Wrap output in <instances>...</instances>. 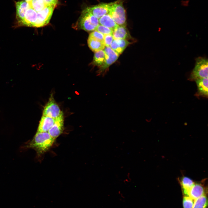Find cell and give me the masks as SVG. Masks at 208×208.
Here are the masks:
<instances>
[{"label":"cell","instance_id":"cell-1","mask_svg":"<svg viewBox=\"0 0 208 208\" xmlns=\"http://www.w3.org/2000/svg\"><path fill=\"white\" fill-rule=\"evenodd\" d=\"M55 140L48 132H37L33 139L25 143L21 148L34 149L37 156H41L48 151L52 146Z\"/></svg>","mask_w":208,"mask_h":208},{"label":"cell","instance_id":"cell-2","mask_svg":"<svg viewBox=\"0 0 208 208\" xmlns=\"http://www.w3.org/2000/svg\"><path fill=\"white\" fill-rule=\"evenodd\" d=\"M108 14L118 26H126V11L120 0L111 2Z\"/></svg>","mask_w":208,"mask_h":208},{"label":"cell","instance_id":"cell-3","mask_svg":"<svg viewBox=\"0 0 208 208\" xmlns=\"http://www.w3.org/2000/svg\"><path fill=\"white\" fill-rule=\"evenodd\" d=\"M208 60L205 58H197L194 67L190 74L189 80L195 81L198 79L208 78Z\"/></svg>","mask_w":208,"mask_h":208},{"label":"cell","instance_id":"cell-4","mask_svg":"<svg viewBox=\"0 0 208 208\" xmlns=\"http://www.w3.org/2000/svg\"><path fill=\"white\" fill-rule=\"evenodd\" d=\"M56 5H49L37 12V20L35 27H42L49 23Z\"/></svg>","mask_w":208,"mask_h":208},{"label":"cell","instance_id":"cell-5","mask_svg":"<svg viewBox=\"0 0 208 208\" xmlns=\"http://www.w3.org/2000/svg\"><path fill=\"white\" fill-rule=\"evenodd\" d=\"M62 114V111L51 95L44 107L43 115L55 119Z\"/></svg>","mask_w":208,"mask_h":208},{"label":"cell","instance_id":"cell-6","mask_svg":"<svg viewBox=\"0 0 208 208\" xmlns=\"http://www.w3.org/2000/svg\"><path fill=\"white\" fill-rule=\"evenodd\" d=\"M103 50L105 53V59L104 64L99 67L98 72L99 74L105 72L110 65L117 60L120 55L110 47L105 46Z\"/></svg>","mask_w":208,"mask_h":208},{"label":"cell","instance_id":"cell-7","mask_svg":"<svg viewBox=\"0 0 208 208\" xmlns=\"http://www.w3.org/2000/svg\"><path fill=\"white\" fill-rule=\"evenodd\" d=\"M111 4V3H102L88 7L85 9L99 19L103 16L109 13Z\"/></svg>","mask_w":208,"mask_h":208},{"label":"cell","instance_id":"cell-8","mask_svg":"<svg viewBox=\"0 0 208 208\" xmlns=\"http://www.w3.org/2000/svg\"><path fill=\"white\" fill-rule=\"evenodd\" d=\"M37 12L28 3V7L25 12L24 18L20 26H25L35 27L37 20Z\"/></svg>","mask_w":208,"mask_h":208},{"label":"cell","instance_id":"cell-9","mask_svg":"<svg viewBox=\"0 0 208 208\" xmlns=\"http://www.w3.org/2000/svg\"><path fill=\"white\" fill-rule=\"evenodd\" d=\"M64 118L62 114L55 119L53 125L48 132L55 140L62 133L64 129Z\"/></svg>","mask_w":208,"mask_h":208},{"label":"cell","instance_id":"cell-10","mask_svg":"<svg viewBox=\"0 0 208 208\" xmlns=\"http://www.w3.org/2000/svg\"><path fill=\"white\" fill-rule=\"evenodd\" d=\"M16 8V19L18 26H19L23 21L28 7V3L25 0L19 1L15 3Z\"/></svg>","mask_w":208,"mask_h":208},{"label":"cell","instance_id":"cell-11","mask_svg":"<svg viewBox=\"0 0 208 208\" xmlns=\"http://www.w3.org/2000/svg\"><path fill=\"white\" fill-rule=\"evenodd\" d=\"M78 26L81 29L87 31L95 30L96 27L92 24L88 12L85 9L82 12L78 21Z\"/></svg>","mask_w":208,"mask_h":208},{"label":"cell","instance_id":"cell-12","mask_svg":"<svg viewBox=\"0 0 208 208\" xmlns=\"http://www.w3.org/2000/svg\"><path fill=\"white\" fill-rule=\"evenodd\" d=\"M206 194V187L202 183H195L190 189L187 196L195 200Z\"/></svg>","mask_w":208,"mask_h":208},{"label":"cell","instance_id":"cell-13","mask_svg":"<svg viewBox=\"0 0 208 208\" xmlns=\"http://www.w3.org/2000/svg\"><path fill=\"white\" fill-rule=\"evenodd\" d=\"M197 91L195 94L197 96L208 97V78H202L196 80Z\"/></svg>","mask_w":208,"mask_h":208},{"label":"cell","instance_id":"cell-14","mask_svg":"<svg viewBox=\"0 0 208 208\" xmlns=\"http://www.w3.org/2000/svg\"><path fill=\"white\" fill-rule=\"evenodd\" d=\"M130 44V42L126 39H114L110 47L120 55Z\"/></svg>","mask_w":208,"mask_h":208},{"label":"cell","instance_id":"cell-15","mask_svg":"<svg viewBox=\"0 0 208 208\" xmlns=\"http://www.w3.org/2000/svg\"><path fill=\"white\" fill-rule=\"evenodd\" d=\"M55 121V119L43 115L40 121L37 131L48 132Z\"/></svg>","mask_w":208,"mask_h":208},{"label":"cell","instance_id":"cell-16","mask_svg":"<svg viewBox=\"0 0 208 208\" xmlns=\"http://www.w3.org/2000/svg\"><path fill=\"white\" fill-rule=\"evenodd\" d=\"M88 44L90 49L95 52L103 50L105 47L104 41L98 40L89 36Z\"/></svg>","mask_w":208,"mask_h":208},{"label":"cell","instance_id":"cell-17","mask_svg":"<svg viewBox=\"0 0 208 208\" xmlns=\"http://www.w3.org/2000/svg\"><path fill=\"white\" fill-rule=\"evenodd\" d=\"M112 35L114 39L127 40L131 37L128 30L125 26H118L113 30Z\"/></svg>","mask_w":208,"mask_h":208},{"label":"cell","instance_id":"cell-18","mask_svg":"<svg viewBox=\"0 0 208 208\" xmlns=\"http://www.w3.org/2000/svg\"><path fill=\"white\" fill-rule=\"evenodd\" d=\"M179 182L183 196H187L189 191L195 182L191 179L186 176L181 178Z\"/></svg>","mask_w":208,"mask_h":208},{"label":"cell","instance_id":"cell-19","mask_svg":"<svg viewBox=\"0 0 208 208\" xmlns=\"http://www.w3.org/2000/svg\"><path fill=\"white\" fill-rule=\"evenodd\" d=\"M99 19L100 25L111 29L113 31L118 26L109 14L103 16Z\"/></svg>","mask_w":208,"mask_h":208},{"label":"cell","instance_id":"cell-20","mask_svg":"<svg viewBox=\"0 0 208 208\" xmlns=\"http://www.w3.org/2000/svg\"><path fill=\"white\" fill-rule=\"evenodd\" d=\"M105 59V55L103 50L98 51L94 54L92 64L99 67L104 64Z\"/></svg>","mask_w":208,"mask_h":208},{"label":"cell","instance_id":"cell-21","mask_svg":"<svg viewBox=\"0 0 208 208\" xmlns=\"http://www.w3.org/2000/svg\"><path fill=\"white\" fill-rule=\"evenodd\" d=\"M27 2L37 12L41 11L46 7L49 5L45 3L44 0H31Z\"/></svg>","mask_w":208,"mask_h":208},{"label":"cell","instance_id":"cell-22","mask_svg":"<svg viewBox=\"0 0 208 208\" xmlns=\"http://www.w3.org/2000/svg\"><path fill=\"white\" fill-rule=\"evenodd\" d=\"M207 206L208 199L206 194L194 200L192 208H207Z\"/></svg>","mask_w":208,"mask_h":208},{"label":"cell","instance_id":"cell-23","mask_svg":"<svg viewBox=\"0 0 208 208\" xmlns=\"http://www.w3.org/2000/svg\"><path fill=\"white\" fill-rule=\"evenodd\" d=\"M194 200L189 196H184L183 198V208H192Z\"/></svg>","mask_w":208,"mask_h":208},{"label":"cell","instance_id":"cell-24","mask_svg":"<svg viewBox=\"0 0 208 208\" xmlns=\"http://www.w3.org/2000/svg\"><path fill=\"white\" fill-rule=\"evenodd\" d=\"M95 30L100 32L104 35L107 34L112 35L113 32L112 29L100 24L96 28Z\"/></svg>","mask_w":208,"mask_h":208},{"label":"cell","instance_id":"cell-25","mask_svg":"<svg viewBox=\"0 0 208 208\" xmlns=\"http://www.w3.org/2000/svg\"><path fill=\"white\" fill-rule=\"evenodd\" d=\"M114 39L112 34H107L104 35V42L106 47H110Z\"/></svg>","mask_w":208,"mask_h":208},{"label":"cell","instance_id":"cell-26","mask_svg":"<svg viewBox=\"0 0 208 208\" xmlns=\"http://www.w3.org/2000/svg\"><path fill=\"white\" fill-rule=\"evenodd\" d=\"M89 36L99 40L104 41V35L96 30H94L91 33Z\"/></svg>","mask_w":208,"mask_h":208},{"label":"cell","instance_id":"cell-27","mask_svg":"<svg viewBox=\"0 0 208 208\" xmlns=\"http://www.w3.org/2000/svg\"><path fill=\"white\" fill-rule=\"evenodd\" d=\"M59 0H44L45 3L48 5H56Z\"/></svg>","mask_w":208,"mask_h":208},{"label":"cell","instance_id":"cell-28","mask_svg":"<svg viewBox=\"0 0 208 208\" xmlns=\"http://www.w3.org/2000/svg\"><path fill=\"white\" fill-rule=\"evenodd\" d=\"M189 0H182L181 1V5L184 7H187L189 5Z\"/></svg>","mask_w":208,"mask_h":208},{"label":"cell","instance_id":"cell-29","mask_svg":"<svg viewBox=\"0 0 208 208\" xmlns=\"http://www.w3.org/2000/svg\"><path fill=\"white\" fill-rule=\"evenodd\" d=\"M25 0V1H30V0Z\"/></svg>","mask_w":208,"mask_h":208}]
</instances>
